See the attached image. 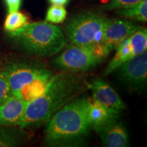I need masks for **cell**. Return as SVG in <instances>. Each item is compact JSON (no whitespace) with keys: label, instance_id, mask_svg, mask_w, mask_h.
I'll return each instance as SVG.
<instances>
[{"label":"cell","instance_id":"1","mask_svg":"<svg viewBox=\"0 0 147 147\" xmlns=\"http://www.w3.org/2000/svg\"><path fill=\"white\" fill-rule=\"evenodd\" d=\"M85 83L83 77L74 74L53 75L43 93L27 103L18 125L30 129L47 123L55 113L84 91Z\"/></svg>","mask_w":147,"mask_h":147},{"label":"cell","instance_id":"2","mask_svg":"<svg viewBox=\"0 0 147 147\" xmlns=\"http://www.w3.org/2000/svg\"><path fill=\"white\" fill-rule=\"evenodd\" d=\"M90 100L86 96L77 97L51 117L45 131L44 142L47 146H83L91 129L88 119Z\"/></svg>","mask_w":147,"mask_h":147},{"label":"cell","instance_id":"3","mask_svg":"<svg viewBox=\"0 0 147 147\" xmlns=\"http://www.w3.org/2000/svg\"><path fill=\"white\" fill-rule=\"evenodd\" d=\"M13 43L27 54L51 57L66 46V38L59 27L47 21L27 23L13 32H8Z\"/></svg>","mask_w":147,"mask_h":147},{"label":"cell","instance_id":"4","mask_svg":"<svg viewBox=\"0 0 147 147\" xmlns=\"http://www.w3.org/2000/svg\"><path fill=\"white\" fill-rule=\"evenodd\" d=\"M105 16L85 11L69 18L65 27V34L71 45L79 47L101 43L103 40Z\"/></svg>","mask_w":147,"mask_h":147},{"label":"cell","instance_id":"5","mask_svg":"<svg viewBox=\"0 0 147 147\" xmlns=\"http://www.w3.org/2000/svg\"><path fill=\"white\" fill-rule=\"evenodd\" d=\"M103 60L95 55L91 47L74 45L66 49L53 60L55 67L64 71L78 72L89 70L102 63Z\"/></svg>","mask_w":147,"mask_h":147},{"label":"cell","instance_id":"6","mask_svg":"<svg viewBox=\"0 0 147 147\" xmlns=\"http://www.w3.org/2000/svg\"><path fill=\"white\" fill-rule=\"evenodd\" d=\"M1 71L6 77L14 95L21 88L52 72L40 64L23 61L9 62Z\"/></svg>","mask_w":147,"mask_h":147},{"label":"cell","instance_id":"7","mask_svg":"<svg viewBox=\"0 0 147 147\" xmlns=\"http://www.w3.org/2000/svg\"><path fill=\"white\" fill-rule=\"evenodd\" d=\"M117 52L104 71L105 76L113 73L121 65L135 57L147 49V30L141 27L124 40L116 48Z\"/></svg>","mask_w":147,"mask_h":147},{"label":"cell","instance_id":"8","mask_svg":"<svg viewBox=\"0 0 147 147\" xmlns=\"http://www.w3.org/2000/svg\"><path fill=\"white\" fill-rule=\"evenodd\" d=\"M115 71L119 80L129 87L134 91L145 90L147 85V52L125 62Z\"/></svg>","mask_w":147,"mask_h":147},{"label":"cell","instance_id":"9","mask_svg":"<svg viewBox=\"0 0 147 147\" xmlns=\"http://www.w3.org/2000/svg\"><path fill=\"white\" fill-rule=\"evenodd\" d=\"M140 25L132 22L117 18H106L102 42L116 49L119 44L139 29Z\"/></svg>","mask_w":147,"mask_h":147},{"label":"cell","instance_id":"10","mask_svg":"<svg viewBox=\"0 0 147 147\" xmlns=\"http://www.w3.org/2000/svg\"><path fill=\"white\" fill-rule=\"evenodd\" d=\"M87 85L91 91L92 100L119 114L124 110V102L115 90L105 80L95 79Z\"/></svg>","mask_w":147,"mask_h":147},{"label":"cell","instance_id":"11","mask_svg":"<svg viewBox=\"0 0 147 147\" xmlns=\"http://www.w3.org/2000/svg\"><path fill=\"white\" fill-rule=\"evenodd\" d=\"M97 133L105 147H127L129 146L127 130L119 118L110 121Z\"/></svg>","mask_w":147,"mask_h":147},{"label":"cell","instance_id":"12","mask_svg":"<svg viewBox=\"0 0 147 147\" xmlns=\"http://www.w3.org/2000/svg\"><path fill=\"white\" fill-rule=\"evenodd\" d=\"M27 102L13 95L0 104V125H18L23 118Z\"/></svg>","mask_w":147,"mask_h":147},{"label":"cell","instance_id":"13","mask_svg":"<svg viewBox=\"0 0 147 147\" xmlns=\"http://www.w3.org/2000/svg\"><path fill=\"white\" fill-rule=\"evenodd\" d=\"M119 114L106 107L96 101L90 100L88 108V119L91 129L98 132L110 121L119 118Z\"/></svg>","mask_w":147,"mask_h":147},{"label":"cell","instance_id":"14","mask_svg":"<svg viewBox=\"0 0 147 147\" xmlns=\"http://www.w3.org/2000/svg\"><path fill=\"white\" fill-rule=\"evenodd\" d=\"M116 14L137 21H147V0H141L135 4L116 10Z\"/></svg>","mask_w":147,"mask_h":147},{"label":"cell","instance_id":"15","mask_svg":"<svg viewBox=\"0 0 147 147\" xmlns=\"http://www.w3.org/2000/svg\"><path fill=\"white\" fill-rule=\"evenodd\" d=\"M24 139L23 131L0 127V147L18 146L23 143Z\"/></svg>","mask_w":147,"mask_h":147},{"label":"cell","instance_id":"16","mask_svg":"<svg viewBox=\"0 0 147 147\" xmlns=\"http://www.w3.org/2000/svg\"><path fill=\"white\" fill-rule=\"evenodd\" d=\"M28 23V18L21 12L9 13L4 22V29L6 32H13Z\"/></svg>","mask_w":147,"mask_h":147},{"label":"cell","instance_id":"17","mask_svg":"<svg viewBox=\"0 0 147 147\" xmlns=\"http://www.w3.org/2000/svg\"><path fill=\"white\" fill-rule=\"evenodd\" d=\"M67 16V11L63 5H52L48 9L46 15V21L53 24L61 23Z\"/></svg>","mask_w":147,"mask_h":147},{"label":"cell","instance_id":"18","mask_svg":"<svg viewBox=\"0 0 147 147\" xmlns=\"http://www.w3.org/2000/svg\"><path fill=\"white\" fill-rule=\"evenodd\" d=\"M10 85L2 71L0 70V104L13 96Z\"/></svg>","mask_w":147,"mask_h":147},{"label":"cell","instance_id":"19","mask_svg":"<svg viewBox=\"0 0 147 147\" xmlns=\"http://www.w3.org/2000/svg\"><path fill=\"white\" fill-rule=\"evenodd\" d=\"M141 0H107V2L102 7L104 10H117L134 5Z\"/></svg>","mask_w":147,"mask_h":147},{"label":"cell","instance_id":"20","mask_svg":"<svg viewBox=\"0 0 147 147\" xmlns=\"http://www.w3.org/2000/svg\"><path fill=\"white\" fill-rule=\"evenodd\" d=\"M9 13L17 12L21 5V0H4Z\"/></svg>","mask_w":147,"mask_h":147},{"label":"cell","instance_id":"21","mask_svg":"<svg viewBox=\"0 0 147 147\" xmlns=\"http://www.w3.org/2000/svg\"><path fill=\"white\" fill-rule=\"evenodd\" d=\"M49 1L53 5H64L68 3L69 0H49Z\"/></svg>","mask_w":147,"mask_h":147}]
</instances>
